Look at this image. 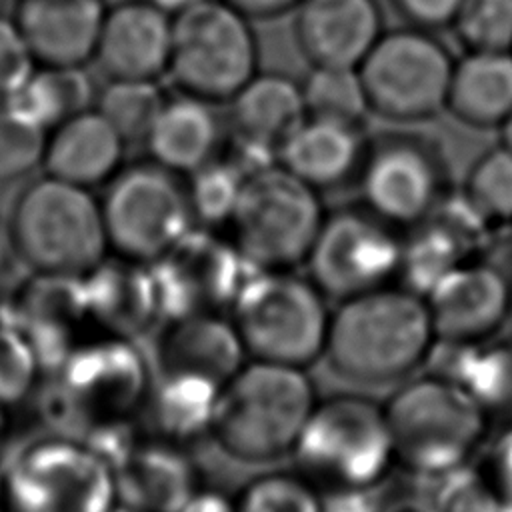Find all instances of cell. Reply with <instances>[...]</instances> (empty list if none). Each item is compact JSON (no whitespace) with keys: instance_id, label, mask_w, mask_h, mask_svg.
Segmentation results:
<instances>
[{"instance_id":"6da1fadb","label":"cell","mask_w":512,"mask_h":512,"mask_svg":"<svg viewBox=\"0 0 512 512\" xmlns=\"http://www.w3.org/2000/svg\"><path fill=\"white\" fill-rule=\"evenodd\" d=\"M434 344L424 296L386 284L340 300L330 312L322 356L340 378L386 386L410 376Z\"/></svg>"},{"instance_id":"7a4b0ae2","label":"cell","mask_w":512,"mask_h":512,"mask_svg":"<svg viewBox=\"0 0 512 512\" xmlns=\"http://www.w3.org/2000/svg\"><path fill=\"white\" fill-rule=\"evenodd\" d=\"M48 374L42 416L50 430L80 440L104 426L134 420L154 384L142 348L114 334L80 340Z\"/></svg>"},{"instance_id":"3957f363","label":"cell","mask_w":512,"mask_h":512,"mask_svg":"<svg viewBox=\"0 0 512 512\" xmlns=\"http://www.w3.org/2000/svg\"><path fill=\"white\" fill-rule=\"evenodd\" d=\"M316 402L306 368L252 358L222 386L210 436L232 460L270 462L292 452Z\"/></svg>"},{"instance_id":"277c9868","label":"cell","mask_w":512,"mask_h":512,"mask_svg":"<svg viewBox=\"0 0 512 512\" xmlns=\"http://www.w3.org/2000/svg\"><path fill=\"white\" fill-rule=\"evenodd\" d=\"M2 238L24 272L86 276L110 252L92 190L46 174L16 194Z\"/></svg>"},{"instance_id":"5b68a950","label":"cell","mask_w":512,"mask_h":512,"mask_svg":"<svg viewBox=\"0 0 512 512\" xmlns=\"http://www.w3.org/2000/svg\"><path fill=\"white\" fill-rule=\"evenodd\" d=\"M290 454L296 472L328 494L368 492L396 464L384 406L358 394L318 400Z\"/></svg>"},{"instance_id":"8992f818","label":"cell","mask_w":512,"mask_h":512,"mask_svg":"<svg viewBox=\"0 0 512 512\" xmlns=\"http://www.w3.org/2000/svg\"><path fill=\"white\" fill-rule=\"evenodd\" d=\"M396 464L436 478L470 462L484 442L488 416L472 394L446 374L404 382L384 404Z\"/></svg>"},{"instance_id":"52a82bcc","label":"cell","mask_w":512,"mask_h":512,"mask_svg":"<svg viewBox=\"0 0 512 512\" xmlns=\"http://www.w3.org/2000/svg\"><path fill=\"white\" fill-rule=\"evenodd\" d=\"M116 504L112 466L80 438L48 430L0 464V512H110Z\"/></svg>"},{"instance_id":"ba28073f","label":"cell","mask_w":512,"mask_h":512,"mask_svg":"<svg viewBox=\"0 0 512 512\" xmlns=\"http://www.w3.org/2000/svg\"><path fill=\"white\" fill-rule=\"evenodd\" d=\"M320 288L292 270H256L230 318L248 356L306 368L324 352L330 312Z\"/></svg>"},{"instance_id":"9c48e42d","label":"cell","mask_w":512,"mask_h":512,"mask_svg":"<svg viewBox=\"0 0 512 512\" xmlns=\"http://www.w3.org/2000/svg\"><path fill=\"white\" fill-rule=\"evenodd\" d=\"M324 218L320 192L274 164L246 178L230 240L256 270H292L306 262Z\"/></svg>"},{"instance_id":"30bf717a","label":"cell","mask_w":512,"mask_h":512,"mask_svg":"<svg viewBox=\"0 0 512 512\" xmlns=\"http://www.w3.org/2000/svg\"><path fill=\"white\" fill-rule=\"evenodd\" d=\"M258 72V42L250 18L226 0H204L172 22L168 76L178 90L228 102Z\"/></svg>"},{"instance_id":"8fae6325","label":"cell","mask_w":512,"mask_h":512,"mask_svg":"<svg viewBox=\"0 0 512 512\" xmlns=\"http://www.w3.org/2000/svg\"><path fill=\"white\" fill-rule=\"evenodd\" d=\"M100 206L108 248L144 264L162 258L194 226L180 176L152 160L120 168Z\"/></svg>"},{"instance_id":"7c38bea8","label":"cell","mask_w":512,"mask_h":512,"mask_svg":"<svg viewBox=\"0 0 512 512\" xmlns=\"http://www.w3.org/2000/svg\"><path fill=\"white\" fill-rule=\"evenodd\" d=\"M454 58L432 30L382 32L358 70L370 110L394 122H420L446 108Z\"/></svg>"},{"instance_id":"4fadbf2b","label":"cell","mask_w":512,"mask_h":512,"mask_svg":"<svg viewBox=\"0 0 512 512\" xmlns=\"http://www.w3.org/2000/svg\"><path fill=\"white\" fill-rule=\"evenodd\" d=\"M402 240L368 208L326 214L306 258L310 280L326 298H350L390 284L400 270Z\"/></svg>"},{"instance_id":"5bb4252c","label":"cell","mask_w":512,"mask_h":512,"mask_svg":"<svg viewBox=\"0 0 512 512\" xmlns=\"http://www.w3.org/2000/svg\"><path fill=\"white\" fill-rule=\"evenodd\" d=\"M150 266L158 284L162 320L230 310L256 272L230 238L196 224Z\"/></svg>"},{"instance_id":"9a60e30c","label":"cell","mask_w":512,"mask_h":512,"mask_svg":"<svg viewBox=\"0 0 512 512\" xmlns=\"http://www.w3.org/2000/svg\"><path fill=\"white\" fill-rule=\"evenodd\" d=\"M358 182L364 208L394 228L416 226L446 194L438 150L408 134H392L368 146Z\"/></svg>"},{"instance_id":"2e32d148","label":"cell","mask_w":512,"mask_h":512,"mask_svg":"<svg viewBox=\"0 0 512 512\" xmlns=\"http://www.w3.org/2000/svg\"><path fill=\"white\" fill-rule=\"evenodd\" d=\"M2 320L30 342L42 370L52 372L92 324L84 276L24 272L10 290Z\"/></svg>"},{"instance_id":"e0dca14e","label":"cell","mask_w":512,"mask_h":512,"mask_svg":"<svg viewBox=\"0 0 512 512\" xmlns=\"http://www.w3.org/2000/svg\"><path fill=\"white\" fill-rule=\"evenodd\" d=\"M512 284L492 264L470 260L448 270L426 294L436 342L478 346L510 318Z\"/></svg>"},{"instance_id":"ac0fdd59","label":"cell","mask_w":512,"mask_h":512,"mask_svg":"<svg viewBox=\"0 0 512 512\" xmlns=\"http://www.w3.org/2000/svg\"><path fill=\"white\" fill-rule=\"evenodd\" d=\"M174 16L150 0L106 8L94 58L108 80H158L168 74Z\"/></svg>"},{"instance_id":"d6986e66","label":"cell","mask_w":512,"mask_h":512,"mask_svg":"<svg viewBox=\"0 0 512 512\" xmlns=\"http://www.w3.org/2000/svg\"><path fill=\"white\" fill-rule=\"evenodd\" d=\"M106 8L102 0H16L12 22L34 66L76 68L94 58Z\"/></svg>"},{"instance_id":"ffe728a7","label":"cell","mask_w":512,"mask_h":512,"mask_svg":"<svg viewBox=\"0 0 512 512\" xmlns=\"http://www.w3.org/2000/svg\"><path fill=\"white\" fill-rule=\"evenodd\" d=\"M294 32L312 66L358 68L382 36L376 0H302Z\"/></svg>"},{"instance_id":"44dd1931","label":"cell","mask_w":512,"mask_h":512,"mask_svg":"<svg viewBox=\"0 0 512 512\" xmlns=\"http://www.w3.org/2000/svg\"><path fill=\"white\" fill-rule=\"evenodd\" d=\"M90 322L102 334L136 340L162 320L156 276L150 264L104 258L84 276Z\"/></svg>"},{"instance_id":"7402d4cb","label":"cell","mask_w":512,"mask_h":512,"mask_svg":"<svg viewBox=\"0 0 512 512\" xmlns=\"http://www.w3.org/2000/svg\"><path fill=\"white\" fill-rule=\"evenodd\" d=\"M118 502L140 512H176L198 488V468L180 444L150 436L114 466Z\"/></svg>"},{"instance_id":"603a6c76","label":"cell","mask_w":512,"mask_h":512,"mask_svg":"<svg viewBox=\"0 0 512 512\" xmlns=\"http://www.w3.org/2000/svg\"><path fill=\"white\" fill-rule=\"evenodd\" d=\"M126 144L96 108H86L46 132L42 170L46 176L94 190L118 174Z\"/></svg>"},{"instance_id":"cb8c5ba5","label":"cell","mask_w":512,"mask_h":512,"mask_svg":"<svg viewBox=\"0 0 512 512\" xmlns=\"http://www.w3.org/2000/svg\"><path fill=\"white\" fill-rule=\"evenodd\" d=\"M244 342L224 312H194L166 320L158 338L160 372H192L224 386L246 364Z\"/></svg>"},{"instance_id":"d4e9b609","label":"cell","mask_w":512,"mask_h":512,"mask_svg":"<svg viewBox=\"0 0 512 512\" xmlns=\"http://www.w3.org/2000/svg\"><path fill=\"white\" fill-rule=\"evenodd\" d=\"M222 122L214 102L182 92L166 96L144 146L158 166L188 176L218 156Z\"/></svg>"},{"instance_id":"484cf974","label":"cell","mask_w":512,"mask_h":512,"mask_svg":"<svg viewBox=\"0 0 512 512\" xmlns=\"http://www.w3.org/2000/svg\"><path fill=\"white\" fill-rule=\"evenodd\" d=\"M360 128L306 116L280 144L278 162L318 192L336 188L360 172L368 148Z\"/></svg>"},{"instance_id":"4316f807","label":"cell","mask_w":512,"mask_h":512,"mask_svg":"<svg viewBox=\"0 0 512 512\" xmlns=\"http://www.w3.org/2000/svg\"><path fill=\"white\" fill-rule=\"evenodd\" d=\"M446 108L472 128H500L512 114V50H466L454 60Z\"/></svg>"},{"instance_id":"83f0119b","label":"cell","mask_w":512,"mask_h":512,"mask_svg":"<svg viewBox=\"0 0 512 512\" xmlns=\"http://www.w3.org/2000/svg\"><path fill=\"white\" fill-rule=\"evenodd\" d=\"M220 390L200 374L160 372L142 408L150 434L180 446L210 434Z\"/></svg>"},{"instance_id":"f1b7e54d","label":"cell","mask_w":512,"mask_h":512,"mask_svg":"<svg viewBox=\"0 0 512 512\" xmlns=\"http://www.w3.org/2000/svg\"><path fill=\"white\" fill-rule=\"evenodd\" d=\"M228 104L236 136L276 150L306 118L300 82L278 72H256Z\"/></svg>"},{"instance_id":"f546056e","label":"cell","mask_w":512,"mask_h":512,"mask_svg":"<svg viewBox=\"0 0 512 512\" xmlns=\"http://www.w3.org/2000/svg\"><path fill=\"white\" fill-rule=\"evenodd\" d=\"M90 98L92 84L82 66H34L4 102L48 132L52 126L90 108Z\"/></svg>"},{"instance_id":"4dcf8cb0","label":"cell","mask_w":512,"mask_h":512,"mask_svg":"<svg viewBox=\"0 0 512 512\" xmlns=\"http://www.w3.org/2000/svg\"><path fill=\"white\" fill-rule=\"evenodd\" d=\"M456 368L446 376L458 380L478 402L488 420L512 422V340L488 346H458ZM442 374V372H440Z\"/></svg>"},{"instance_id":"1f68e13d","label":"cell","mask_w":512,"mask_h":512,"mask_svg":"<svg viewBox=\"0 0 512 512\" xmlns=\"http://www.w3.org/2000/svg\"><path fill=\"white\" fill-rule=\"evenodd\" d=\"M300 86L306 116L362 126L372 112L360 70L354 66H312Z\"/></svg>"},{"instance_id":"d6a6232c","label":"cell","mask_w":512,"mask_h":512,"mask_svg":"<svg viewBox=\"0 0 512 512\" xmlns=\"http://www.w3.org/2000/svg\"><path fill=\"white\" fill-rule=\"evenodd\" d=\"M246 178L230 158L220 156L188 174L186 194L194 222L214 230L230 224Z\"/></svg>"},{"instance_id":"836d02e7","label":"cell","mask_w":512,"mask_h":512,"mask_svg":"<svg viewBox=\"0 0 512 512\" xmlns=\"http://www.w3.org/2000/svg\"><path fill=\"white\" fill-rule=\"evenodd\" d=\"M164 100L158 80H108L96 110L126 142H144Z\"/></svg>"},{"instance_id":"e575fe53","label":"cell","mask_w":512,"mask_h":512,"mask_svg":"<svg viewBox=\"0 0 512 512\" xmlns=\"http://www.w3.org/2000/svg\"><path fill=\"white\" fill-rule=\"evenodd\" d=\"M490 226L512 224V150L498 146L482 154L462 192Z\"/></svg>"},{"instance_id":"d590c367","label":"cell","mask_w":512,"mask_h":512,"mask_svg":"<svg viewBox=\"0 0 512 512\" xmlns=\"http://www.w3.org/2000/svg\"><path fill=\"white\" fill-rule=\"evenodd\" d=\"M236 512H324V500L300 472H268L242 488Z\"/></svg>"},{"instance_id":"8d00e7d4","label":"cell","mask_w":512,"mask_h":512,"mask_svg":"<svg viewBox=\"0 0 512 512\" xmlns=\"http://www.w3.org/2000/svg\"><path fill=\"white\" fill-rule=\"evenodd\" d=\"M430 502L438 512H498L504 498L482 466L460 464L436 478Z\"/></svg>"},{"instance_id":"74e56055","label":"cell","mask_w":512,"mask_h":512,"mask_svg":"<svg viewBox=\"0 0 512 512\" xmlns=\"http://www.w3.org/2000/svg\"><path fill=\"white\" fill-rule=\"evenodd\" d=\"M450 28L466 50H512V0H464Z\"/></svg>"},{"instance_id":"f35d334b","label":"cell","mask_w":512,"mask_h":512,"mask_svg":"<svg viewBox=\"0 0 512 512\" xmlns=\"http://www.w3.org/2000/svg\"><path fill=\"white\" fill-rule=\"evenodd\" d=\"M46 130L8 104L0 108V184L42 168Z\"/></svg>"},{"instance_id":"ab89813d","label":"cell","mask_w":512,"mask_h":512,"mask_svg":"<svg viewBox=\"0 0 512 512\" xmlns=\"http://www.w3.org/2000/svg\"><path fill=\"white\" fill-rule=\"evenodd\" d=\"M42 372L30 342L0 318V404L8 408L26 400L36 390Z\"/></svg>"},{"instance_id":"60d3db41","label":"cell","mask_w":512,"mask_h":512,"mask_svg":"<svg viewBox=\"0 0 512 512\" xmlns=\"http://www.w3.org/2000/svg\"><path fill=\"white\" fill-rule=\"evenodd\" d=\"M34 70V60L12 18H0V98L6 100Z\"/></svg>"},{"instance_id":"b9f144b4","label":"cell","mask_w":512,"mask_h":512,"mask_svg":"<svg viewBox=\"0 0 512 512\" xmlns=\"http://www.w3.org/2000/svg\"><path fill=\"white\" fill-rule=\"evenodd\" d=\"M410 26L440 30L452 26L464 0H392Z\"/></svg>"},{"instance_id":"7bdbcfd3","label":"cell","mask_w":512,"mask_h":512,"mask_svg":"<svg viewBox=\"0 0 512 512\" xmlns=\"http://www.w3.org/2000/svg\"><path fill=\"white\" fill-rule=\"evenodd\" d=\"M484 472L504 500H512V422L504 426L498 438L490 444Z\"/></svg>"},{"instance_id":"ee69618b","label":"cell","mask_w":512,"mask_h":512,"mask_svg":"<svg viewBox=\"0 0 512 512\" xmlns=\"http://www.w3.org/2000/svg\"><path fill=\"white\" fill-rule=\"evenodd\" d=\"M176 512H236V498L200 486Z\"/></svg>"},{"instance_id":"f6af8a7d","label":"cell","mask_w":512,"mask_h":512,"mask_svg":"<svg viewBox=\"0 0 512 512\" xmlns=\"http://www.w3.org/2000/svg\"><path fill=\"white\" fill-rule=\"evenodd\" d=\"M236 10L252 18H276L290 10H296L302 0H226Z\"/></svg>"},{"instance_id":"bcb514c9","label":"cell","mask_w":512,"mask_h":512,"mask_svg":"<svg viewBox=\"0 0 512 512\" xmlns=\"http://www.w3.org/2000/svg\"><path fill=\"white\" fill-rule=\"evenodd\" d=\"M368 492L332 494V504H326L324 500V512H378V506H368L364 502V496Z\"/></svg>"},{"instance_id":"7dc6e473","label":"cell","mask_w":512,"mask_h":512,"mask_svg":"<svg viewBox=\"0 0 512 512\" xmlns=\"http://www.w3.org/2000/svg\"><path fill=\"white\" fill-rule=\"evenodd\" d=\"M378 512H438L430 498H416V496H402L386 504L384 508H378Z\"/></svg>"},{"instance_id":"c3c4849f","label":"cell","mask_w":512,"mask_h":512,"mask_svg":"<svg viewBox=\"0 0 512 512\" xmlns=\"http://www.w3.org/2000/svg\"><path fill=\"white\" fill-rule=\"evenodd\" d=\"M150 2H154L156 6H160L162 10H166L168 14L174 16V14L186 10V8L194 6V4H200V2H204V0H150Z\"/></svg>"},{"instance_id":"681fc988","label":"cell","mask_w":512,"mask_h":512,"mask_svg":"<svg viewBox=\"0 0 512 512\" xmlns=\"http://www.w3.org/2000/svg\"><path fill=\"white\" fill-rule=\"evenodd\" d=\"M500 136H502V146L512 150V114L500 126Z\"/></svg>"},{"instance_id":"f907efd6","label":"cell","mask_w":512,"mask_h":512,"mask_svg":"<svg viewBox=\"0 0 512 512\" xmlns=\"http://www.w3.org/2000/svg\"><path fill=\"white\" fill-rule=\"evenodd\" d=\"M110 512H140V510H134V508H130V506H126V504H116Z\"/></svg>"},{"instance_id":"816d5d0a","label":"cell","mask_w":512,"mask_h":512,"mask_svg":"<svg viewBox=\"0 0 512 512\" xmlns=\"http://www.w3.org/2000/svg\"><path fill=\"white\" fill-rule=\"evenodd\" d=\"M2 428H4V406L0 404V434H2Z\"/></svg>"},{"instance_id":"f5cc1de1","label":"cell","mask_w":512,"mask_h":512,"mask_svg":"<svg viewBox=\"0 0 512 512\" xmlns=\"http://www.w3.org/2000/svg\"><path fill=\"white\" fill-rule=\"evenodd\" d=\"M510 320H512V290H510Z\"/></svg>"}]
</instances>
